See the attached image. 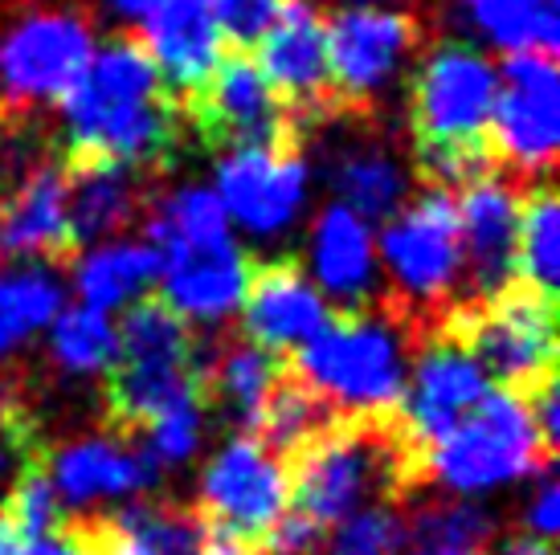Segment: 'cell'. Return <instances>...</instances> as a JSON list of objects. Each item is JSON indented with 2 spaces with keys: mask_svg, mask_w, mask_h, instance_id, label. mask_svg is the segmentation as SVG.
I'll return each instance as SVG.
<instances>
[{
  "mask_svg": "<svg viewBox=\"0 0 560 555\" xmlns=\"http://www.w3.org/2000/svg\"><path fill=\"white\" fill-rule=\"evenodd\" d=\"M49 355L62 371L74 376H91V371H107L119 359V331L107 319V310L74 307L66 310L54 323L49 335Z\"/></svg>",
  "mask_w": 560,
  "mask_h": 555,
  "instance_id": "obj_32",
  "label": "cell"
},
{
  "mask_svg": "<svg viewBox=\"0 0 560 555\" xmlns=\"http://www.w3.org/2000/svg\"><path fill=\"white\" fill-rule=\"evenodd\" d=\"M552 458L557 453L536 429L528 401L495 388L446 437L425 449L421 482H438L458 494H482L532 474H548Z\"/></svg>",
  "mask_w": 560,
  "mask_h": 555,
  "instance_id": "obj_5",
  "label": "cell"
},
{
  "mask_svg": "<svg viewBox=\"0 0 560 555\" xmlns=\"http://www.w3.org/2000/svg\"><path fill=\"white\" fill-rule=\"evenodd\" d=\"M197 510L209 527L266 547L270 531L287 515V462L254 437H234L205 465Z\"/></svg>",
  "mask_w": 560,
  "mask_h": 555,
  "instance_id": "obj_11",
  "label": "cell"
},
{
  "mask_svg": "<svg viewBox=\"0 0 560 555\" xmlns=\"http://www.w3.org/2000/svg\"><path fill=\"white\" fill-rule=\"evenodd\" d=\"M495 535L491 515L467 498L458 503H425L405 519V543H418L421 552L479 555Z\"/></svg>",
  "mask_w": 560,
  "mask_h": 555,
  "instance_id": "obj_31",
  "label": "cell"
},
{
  "mask_svg": "<svg viewBox=\"0 0 560 555\" xmlns=\"http://www.w3.org/2000/svg\"><path fill=\"white\" fill-rule=\"evenodd\" d=\"M160 253V282H164V303L185 319L197 323H221L242 307L246 294L249 262L234 246V237H213V241H188L168 246Z\"/></svg>",
  "mask_w": 560,
  "mask_h": 555,
  "instance_id": "obj_19",
  "label": "cell"
},
{
  "mask_svg": "<svg viewBox=\"0 0 560 555\" xmlns=\"http://www.w3.org/2000/svg\"><path fill=\"white\" fill-rule=\"evenodd\" d=\"M479 555H557V552H552L548 540H536L528 531H520V535H503L499 543H487Z\"/></svg>",
  "mask_w": 560,
  "mask_h": 555,
  "instance_id": "obj_38",
  "label": "cell"
},
{
  "mask_svg": "<svg viewBox=\"0 0 560 555\" xmlns=\"http://www.w3.org/2000/svg\"><path fill=\"white\" fill-rule=\"evenodd\" d=\"M524 523H528V535L552 543V535H557V527H560V491L552 479L540 482V491H536V498H532Z\"/></svg>",
  "mask_w": 560,
  "mask_h": 555,
  "instance_id": "obj_36",
  "label": "cell"
},
{
  "mask_svg": "<svg viewBox=\"0 0 560 555\" xmlns=\"http://www.w3.org/2000/svg\"><path fill=\"white\" fill-rule=\"evenodd\" d=\"M242 307H246V340L279 359H291L331 319L319 286L295 258L249 262Z\"/></svg>",
  "mask_w": 560,
  "mask_h": 555,
  "instance_id": "obj_17",
  "label": "cell"
},
{
  "mask_svg": "<svg viewBox=\"0 0 560 555\" xmlns=\"http://www.w3.org/2000/svg\"><path fill=\"white\" fill-rule=\"evenodd\" d=\"M463 4L470 21L508 54H552L557 58V0H463Z\"/></svg>",
  "mask_w": 560,
  "mask_h": 555,
  "instance_id": "obj_29",
  "label": "cell"
},
{
  "mask_svg": "<svg viewBox=\"0 0 560 555\" xmlns=\"http://www.w3.org/2000/svg\"><path fill=\"white\" fill-rule=\"evenodd\" d=\"M160 278V253L148 241H115V246L91 249L74 270V291L82 294V307L110 310L143 291Z\"/></svg>",
  "mask_w": 560,
  "mask_h": 555,
  "instance_id": "obj_26",
  "label": "cell"
},
{
  "mask_svg": "<svg viewBox=\"0 0 560 555\" xmlns=\"http://www.w3.org/2000/svg\"><path fill=\"white\" fill-rule=\"evenodd\" d=\"M430 323L381 294L369 307L331 315L291 364L340 416H373L397 409L409 380V355L418 352Z\"/></svg>",
  "mask_w": 560,
  "mask_h": 555,
  "instance_id": "obj_3",
  "label": "cell"
},
{
  "mask_svg": "<svg viewBox=\"0 0 560 555\" xmlns=\"http://www.w3.org/2000/svg\"><path fill=\"white\" fill-rule=\"evenodd\" d=\"M312 270L319 291L348 298L352 307H369L376 294V253L373 233L352 209L331 204L312 229Z\"/></svg>",
  "mask_w": 560,
  "mask_h": 555,
  "instance_id": "obj_21",
  "label": "cell"
},
{
  "mask_svg": "<svg viewBox=\"0 0 560 555\" xmlns=\"http://www.w3.org/2000/svg\"><path fill=\"white\" fill-rule=\"evenodd\" d=\"M560 82L552 54H508L491 110V152L512 185H545L557 160Z\"/></svg>",
  "mask_w": 560,
  "mask_h": 555,
  "instance_id": "obj_9",
  "label": "cell"
},
{
  "mask_svg": "<svg viewBox=\"0 0 560 555\" xmlns=\"http://www.w3.org/2000/svg\"><path fill=\"white\" fill-rule=\"evenodd\" d=\"M185 127L201 135L213 152H237V147H299V123L282 107L275 86L266 82L258 62L234 49L221 58L213 78L188 103H180Z\"/></svg>",
  "mask_w": 560,
  "mask_h": 555,
  "instance_id": "obj_10",
  "label": "cell"
},
{
  "mask_svg": "<svg viewBox=\"0 0 560 555\" xmlns=\"http://www.w3.org/2000/svg\"><path fill=\"white\" fill-rule=\"evenodd\" d=\"M115 331L124 364H201L205 355V343L192 323L156 294L136 298V307H127L124 315V327Z\"/></svg>",
  "mask_w": 560,
  "mask_h": 555,
  "instance_id": "obj_25",
  "label": "cell"
},
{
  "mask_svg": "<svg viewBox=\"0 0 560 555\" xmlns=\"http://www.w3.org/2000/svg\"><path fill=\"white\" fill-rule=\"evenodd\" d=\"M258 70L275 86L282 107L291 110L299 131L340 119V103L331 91V74H327L324 16L307 0L282 4L279 21L258 42Z\"/></svg>",
  "mask_w": 560,
  "mask_h": 555,
  "instance_id": "obj_12",
  "label": "cell"
},
{
  "mask_svg": "<svg viewBox=\"0 0 560 555\" xmlns=\"http://www.w3.org/2000/svg\"><path fill=\"white\" fill-rule=\"evenodd\" d=\"M110 523L143 555H201L209 535L205 515L185 503H136V507L115 510Z\"/></svg>",
  "mask_w": 560,
  "mask_h": 555,
  "instance_id": "obj_30",
  "label": "cell"
},
{
  "mask_svg": "<svg viewBox=\"0 0 560 555\" xmlns=\"http://www.w3.org/2000/svg\"><path fill=\"white\" fill-rule=\"evenodd\" d=\"M421 37H425V25L413 13L340 9L324 16L327 74L340 103V119L364 123V115H373L389 82L421 49Z\"/></svg>",
  "mask_w": 560,
  "mask_h": 555,
  "instance_id": "obj_8",
  "label": "cell"
},
{
  "mask_svg": "<svg viewBox=\"0 0 560 555\" xmlns=\"http://www.w3.org/2000/svg\"><path fill=\"white\" fill-rule=\"evenodd\" d=\"M49 482H54L62 503L86 507L94 498L143 491L156 482V474L140 453H127L124 446H115L107 437H91V441H74V446L54 453Z\"/></svg>",
  "mask_w": 560,
  "mask_h": 555,
  "instance_id": "obj_22",
  "label": "cell"
},
{
  "mask_svg": "<svg viewBox=\"0 0 560 555\" xmlns=\"http://www.w3.org/2000/svg\"><path fill=\"white\" fill-rule=\"evenodd\" d=\"M58 152L66 168V221H70L74 249L124 233L156 204L160 172L74 152V147H58Z\"/></svg>",
  "mask_w": 560,
  "mask_h": 555,
  "instance_id": "obj_14",
  "label": "cell"
},
{
  "mask_svg": "<svg viewBox=\"0 0 560 555\" xmlns=\"http://www.w3.org/2000/svg\"><path fill=\"white\" fill-rule=\"evenodd\" d=\"M413 355H418V364L409 371L401 401H397V421L425 462V449L434 446L438 437H446L491 392V385L467 355V347L454 343L438 327L425 331V340L418 343Z\"/></svg>",
  "mask_w": 560,
  "mask_h": 555,
  "instance_id": "obj_13",
  "label": "cell"
},
{
  "mask_svg": "<svg viewBox=\"0 0 560 555\" xmlns=\"http://www.w3.org/2000/svg\"><path fill=\"white\" fill-rule=\"evenodd\" d=\"M282 4L287 0H209L221 42H230L242 54L262 42V33L279 21Z\"/></svg>",
  "mask_w": 560,
  "mask_h": 555,
  "instance_id": "obj_35",
  "label": "cell"
},
{
  "mask_svg": "<svg viewBox=\"0 0 560 555\" xmlns=\"http://www.w3.org/2000/svg\"><path fill=\"white\" fill-rule=\"evenodd\" d=\"M221 209L249 233H282L307 192V164L299 147H237L218 168Z\"/></svg>",
  "mask_w": 560,
  "mask_h": 555,
  "instance_id": "obj_18",
  "label": "cell"
},
{
  "mask_svg": "<svg viewBox=\"0 0 560 555\" xmlns=\"http://www.w3.org/2000/svg\"><path fill=\"white\" fill-rule=\"evenodd\" d=\"M70 258L79 249L66 221V168L62 152H49L0 192V262L70 265Z\"/></svg>",
  "mask_w": 560,
  "mask_h": 555,
  "instance_id": "obj_15",
  "label": "cell"
},
{
  "mask_svg": "<svg viewBox=\"0 0 560 555\" xmlns=\"http://www.w3.org/2000/svg\"><path fill=\"white\" fill-rule=\"evenodd\" d=\"M0 503L9 510L13 527L21 531V540H37V535H49L54 527L62 523V498L49 482V465L42 462L25 465L13 479L9 494H0Z\"/></svg>",
  "mask_w": 560,
  "mask_h": 555,
  "instance_id": "obj_34",
  "label": "cell"
},
{
  "mask_svg": "<svg viewBox=\"0 0 560 555\" xmlns=\"http://www.w3.org/2000/svg\"><path fill=\"white\" fill-rule=\"evenodd\" d=\"M16 555H86V547L79 543V535L66 527V519L49 535H37V540L21 543V552Z\"/></svg>",
  "mask_w": 560,
  "mask_h": 555,
  "instance_id": "obj_37",
  "label": "cell"
},
{
  "mask_svg": "<svg viewBox=\"0 0 560 555\" xmlns=\"http://www.w3.org/2000/svg\"><path fill=\"white\" fill-rule=\"evenodd\" d=\"M94 54V21L82 9L33 4L0 33V107L33 115L58 103Z\"/></svg>",
  "mask_w": 560,
  "mask_h": 555,
  "instance_id": "obj_7",
  "label": "cell"
},
{
  "mask_svg": "<svg viewBox=\"0 0 560 555\" xmlns=\"http://www.w3.org/2000/svg\"><path fill=\"white\" fill-rule=\"evenodd\" d=\"M140 37L176 107L201 91L221 62V33L209 0H164L143 16Z\"/></svg>",
  "mask_w": 560,
  "mask_h": 555,
  "instance_id": "obj_20",
  "label": "cell"
},
{
  "mask_svg": "<svg viewBox=\"0 0 560 555\" xmlns=\"http://www.w3.org/2000/svg\"><path fill=\"white\" fill-rule=\"evenodd\" d=\"M405 547V515L397 503H373L324 531L315 555H397Z\"/></svg>",
  "mask_w": 560,
  "mask_h": 555,
  "instance_id": "obj_33",
  "label": "cell"
},
{
  "mask_svg": "<svg viewBox=\"0 0 560 555\" xmlns=\"http://www.w3.org/2000/svg\"><path fill=\"white\" fill-rule=\"evenodd\" d=\"M434 327L463 343L503 392L528 397L557 380V298H545L520 278L491 298L454 303Z\"/></svg>",
  "mask_w": 560,
  "mask_h": 555,
  "instance_id": "obj_4",
  "label": "cell"
},
{
  "mask_svg": "<svg viewBox=\"0 0 560 555\" xmlns=\"http://www.w3.org/2000/svg\"><path fill=\"white\" fill-rule=\"evenodd\" d=\"M62 265L0 262V364L62 310Z\"/></svg>",
  "mask_w": 560,
  "mask_h": 555,
  "instance_id": "obj_24",
  "label": "cell"
},
{
  "mask_svg": "<svg viewBox=\"0 0 560 555\" xmlns=\"http://www.w3.org/2000/svg\"><path fill=\"white\" fill-rule=\"evenodd\" d=\"M282 368H287V359L270 355L249 340H225L218 347H205V409H218V413L249 425V416L258 413V404L266 401V392L275 388Z\"/></svg>",
  "mask_w": 560,
  "mask_h": 555,
  "instance_id": "obj_23",
  "label": "cell"
},
{
  "mask_svg": "<svg viewBox=\"0 0 560 555\" xmlns=\"http://www.w3.org/2000/svg\"><path fill=\"white\" fill-rule=\"evenodd\" d=\"M331 185L343 197V209H352L364 225L369 221H389L409 201L405 168L393 160V152L376 147V143L348 147L331 168Z\"/></svg>",
  "mask_w": 560,
  "mask_h": 555,
  "instance_id": "obj_27",
  "label": "cell"
},
{
  "mask_svg": "<svg viewBox=\"0 0 560 555\" xmlns=\"http://www.w3.org/2000/svg\"><path fill=\"white\" fill-rule=\"evenodd\" d=\"M381 258L393 274V294L409 315L434 327L458 303L463 246H458V204L454 192L425 185L413 204L389 216Z\"/></svg>",
  "mask_w": 560,
  "mask_h": 555,
  "instance_id": "obj_6",
  "label": "cell"
},
{
  "mask_svg": "<svg viewBox=\"0 0 560 555\" xmlns=\"http://www.w3.org/2000/svg\"><path fill=\"white\" fill-rule=\"evenodd\" d=\"M21 531L13 527V519H9V510H4V503H0V555H16L21 552Z\"/></svg>",
  "mask_w": 560,
  "mask_h": 555,
  "instance_id": "obj_40",
  "label": "cell"
},
{
  "mask_svg": "<svg viewBox=\"0 0 560 555\" xmlns=\"http://www.w3.org/2000/svg\"><path fill=\"white\" fill-rule=\"evenodd\" d=\"M515 278L545 298H557L560 286V209L552 180L532 185L520 201L515 221Z\"/></svg>",
  "mask_w": 560,
  "mask_h": 555,
  "instance_id": "obj_28",
  "label": "cell"
},
{
  "mask_svg": "<svg viewBox=\"0 0 560 555\" xmlns=\"http://www.w3.org/2000/svg\"><path fill=\"white\" fill-rule=\"evenodd\" d=\"M495 91L499 74L491 62L463 42H438L421 58L409 94V127L425 185L454 192L499 172L491 152Z\"/></svg>",
  "mask_w": 560,
  "mask_h": 555,
  "instance_id": "obj_2",
  "label": "cell"
},
{
  "mask_svg": "<svg viewBox=\"0 0 560 555\" xmlns=\"http://www.w3.org/2000/svg\"><path fill=\"white\" fill-rule=\"evenodd\" d=\"M107 4L119 16H127V21H143V16L152 13V9H160L164 0H107Z\"/></svg>",
  "mask_w": 560,
  "mask_h": 555,
  "instance_id": "obj_39",
  "label": "cell"
},
{
  "mask_svg": "<svg viewBox=\"0 0 560 555\" xmlns=\"http://www.w3.org/2000/svg\"><path fill=\"white\" fill-rule=\"evenodd\" d=\"M458 246H463V303L491 298L515 282V221L528 188L512 185L508 176H482L458 188Z\"/></svg>",
  "mask_w": 560,
  "mask_h": 555,
  "instance_id": "obj_16",
  "label": "cell"
},
{
  "mask_svg": "<svg viewBox=\"0 0 560 555\" xmlns=\"http://www.w3.org/2000/svg\"><path fill=\"white\" fill-rule=\"evenodd\" d=\"M62 119L66 147L160 176L188 131L140 33H119L91 54L79 82L62 94Z\"/></svg>",
  "mask_w": 560,
  "mask_h": 555,
  "instance_id": "obj_1",
  "label": "cell"
}]
</instances>
